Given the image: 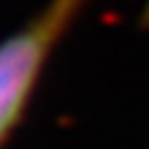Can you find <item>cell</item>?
<instances>
[{"label": "cell", "mask_w": 149, "mask_h": 149, "mask_svg": "<svg viewBox=\"0 0 149 149\" xmlns=\"http://www.w3.org/2000/svg\"><path fill=\"white\" fill-rule=\"evenodd\" d=\"M92 0H47L26 24L0 39V149L16 136L42 76Z\"/></svg>", "instance_id": "6da1fadb"}, {"label": "cell", "mask_w": 149, "mask_h": 149, "mask_svg": "<svg viewBox=\"0 0 149 149\" xmlns=\"http://www.w3.org/2000/svg\"><path fill=\"white\" fill-rule=\"evenodd\" d=\"M139 26L149 31V0H144V5H141V16H139Z\"/></svg>", "instance_id": "7a4b0ae2"}]
</instances>
